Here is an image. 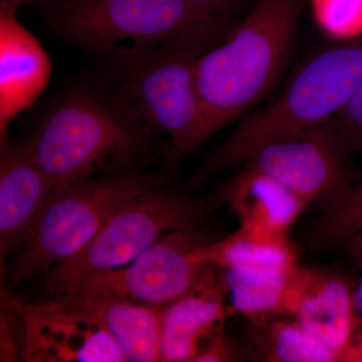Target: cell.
<instances>
[{
	"instance_id": "ffe728a7",
	"label": "cell",
	"mask_w": 362,
	"mask_h": 362,
	"mask_svg": "<svg viewBox=\"0 0 362 362\" xmlns=\"http://www.w3.org/2000/svg\"><path fill=\"white\" fill-rule=\"evenodd\" d=\"M362 230V178L337 206L323 211L309 230L306 242L313 252L347 242Z\"/></svg>"
},
{
	"instance_id": "d4e9b609",
	"label": "cell",
	"mask_w": 362,
	"mask_h": 362,
	"mask_svg": "<svg viewBox=\"0 0 362 362\" xmlns=\"http://www.w3.org/2000/svg\"><path fill=\"white\" fill-rule=\"evenodd\" d=\"M197 6L206 7V8L214 9V11L228 13L230 7L245 0H188Z\"/></svg>"
},
{
	"instance_id": "6da1fadb",
	"label": "cell",
	"mask_w": 362,
	"mask_h": 362,
	"mask_svg": "<svg viewBox=\"0 0 362 362\" xmlns=\"http://www.w3.org/2000/svg\"><path fill=\"white\" fill-rule=\"evenodd\" d=\"M49 20L64 40L115 70L176 47H209L228 13L188 0H62Z\"/></svg>"
},
{
	"instance_id": "4fadbf2b",
	"label": "cell",
	"mask_w": 362,
	"mask_h": 362,
	"mask_svg": "<svg viewBox=\"0 0 362 362\" xmlns=\"http://www.w3.org/2000/svg\"><path fill=\"white\" fill-rule=\"evenodd\" d=\"M356 313V290L346 276L301 267L291 316L341 361L354 343Z\"/></svg>"
},
{
	"instance_id": "d6986e66",
	"label": "cell",
	"mask_w": 362,
	"mask_h": 362,
	"mask_svg": "<svg viewBox=\"0 0 362 362\" xmlns=\"http://www.w3.org/2000/svg\"><path fill=\"white\" fill-rule=\"evenodd\" d=\"M202 257L221 269L292 268L297 252L288 235H269L239 226L225 239L206 244Z\"/></svg>"
},
{
	"instance_id": "30bf717a",
	"label": "cell",
	"mask_w": 362,
	"mask_h": 362,
	"mask_svg": "<svg viewBox=\"0 0 362 362\" xmlns=\"http://www.w3.org/2000/svg\"><path fill=\"white\" fill-rule=\"evenodd\" d=\"M1 298L20 313L23 358L40 362H123L122 349L104 324L82 307L59 297L26 304L2 289Z\"/></svg>"
},
{
	"instance_id": "9c48e42d",
	"label": "cell",
	"mask_w": 362,
	"mask_h": 362,
	"mask_svg": "<svg viewBox=\"0 0 362 362\" xmlns=\"http://www.w3.org/2000/svg\"><path fill=\"white\" fill-rule=\"evenodd\" d=\"M206 244L195 230H176L157 240L126 268L93 274L66 295H105L149 306H168L185 294L209 266L202 257Z\"/></svg>"
},
{
	"instance_id": "603a6c76",
	"label": "cell",
	"mask_w": 362,
	"mask_h": 362,
	"mask_svg": "<svg viewBox=\"0 0 362 362\" xmlns=\"http://www.w3.org/2000/svg\"><path fill=\"white\" fill-rule=\"evenodd\" d=\"M23 325L20 313L2 299L0 315V361L14 362L23 357Z\"/></svg>"
},
{
	"instance_id": "e0dca14e",
	"label": "cell",
	"mask_w": 362,
	"mask_h": 362,
	"mask_svg": "<svg viewBox=\"0 0 362 362\" xmlns=\"http://www.w3.org/2000/svg\"><path fill=\"white\" fill-rule=\"evenodd\" d=\"M300 269H221L233 310L247 321L291 315Z\"/></svg>"
},
{
	"instance_id": "7a4b0ae2",
	"label": "cell",
	"mask_w": 362,
	"mask_h": 362,
	"mask_svg": "<svg viewBox=\"0 0 362 362\" xmlns=\"http://www.w3.org/2000/svg\"><path fill=\"white\" fill-rule=\"evenodd\" d=\"M302 0H261L218 47L197 64L202 121L199 145L268 96L287 68Z\"/></svg>"
},
{
	"instance_id": "484cf974",
	"label": "cell",
	"mask_w": 362,
	"mask_h": 362,
	"mask_svg": "<svg viewBox=\"0 0 362 362\" xmlns=\"http://www.w3.org/2000/svg\"><path fill=\"white\" fill-rule=\"evenodd\" d=\"M354 259H356L357 265L361 269V278H359L358 285L356 289V311L361 312L362 313V252L354 255Z\"/></svg>"
},
{
	"instance_id": "4316f807",
	"label": "cell",
	"mask_w": 362,
	"mask_h": 362,
	"mask_svg": "<svg viewBox=\"0 0 362 362\" xmlns=\"http://www.w3.org/2000/svg\"><path fill=\"white\" fill-rule=\"evenodd\" d=\"M343 361L362 362V340L354 343L343 358Z\"/></svg>"
},
{
	"instance_id": "9a60e30c",
	"label": "cell",
	"mask_w": 362,
	"mask_h": 362,
	"mask_svg": "<svg viewBox=\"0 0 362 362\" xmlns=\"http://www.w3.org/2000/svg\"><path fill=\"white\" fill-rule=\"evenodd\" d=\"M218 199L237 214L240 226L269 235H288L309 206L270 176L245 168L221 190Z\"/></svg>"
},
{
	"instance_id": "2e32d148",
	"label": "cell",
	"mask_w": 362,
	"mask_h": 362,
	"mask_svg": "<svg viewBox=\"0 0 362 362\" xmlns=\"http://www.w3.org/2000/svg\"><path fill=\"white\" fill-rule=\"evenodd\" d=\"M59 297L66 298L97 317L118 343L127 361H161L163 307L85 293Z\"/></svg>"
},
{
	"instance_id": "7402d4cb",
	"label": "cell",
	"mask_w": 362,
	"mask_h": 362,
	"mask_svg": "<svg viewBox=\"0 0 362 362\" xmlns=\"http://www.w3.org/2000/svg\"><path fill=\"white\" fill-rule=\"evenodd\" d=\"M328 123L349 154L362 153V78L346 103Z\"/></svg>"
},
{
	"instance_id": "5bb4252c",
	"label": "cell",
	"mask_w": 362,
	"mask_h": 362,
	"mask_svg": "<svg viewBox=\"0 0 362 362\" xmlns=\"http://www.w3.org/2000/svg\"><path fill=\"white\" fill-rule=\"evenodd\" d=\"M54 192L51 180L26 142L1 145L0 154V257L28 232Z\"/></svg>"
},
{
	"instance_id": "f1b7e54d",
	"label": "cell",
	"mask_w": 362,
	"mask_h": 362,
	"mask_svg": "<svg viewBox=\"0 0 362 362\" xmlns=\"http://www.w3.org/2000/svg\"><path fill=\"white\" fill-rule=\"evenodd\" d=\"M30 0H1V6L9 7V8L18 9L21 4Z\"/></svg>"
},
{
	"instance_id": "5b68a950",
	"label": "cell",
	"mask_w": 362,
	"mask_h": 362,
	"mask_svg": "<svg viewBox=\"0 0 362 362\" xmlns=\"http://www.w3.org/2000/svg\"><path fill=\"white\" fill-rule=\"evenodd\" d=\"M152 187V180L141 173L123 171L54 190L14 246L11 281L49 275L82 252L119 207Z\"/></svg>"
},
{
	"instance_id": "ba28073f",
	"label": "cell",
	"mask_w": 362,
	"mask_h": 362,
	"mask_svg": "<svg viewBox=\"0 0 362 362\" xmlns=\"http://www.w3.org/2000/svg\"><path fill=\"white\" fill-rule=\"evenodd\" d=\"M350 156L327 121L259 147L240 168L270 176L325 211L337 206L358 180Z\"/></svg>"
},
{
	"instance_id": "ac0fdd59",
	"label": "cell",
	"mask_w": 362,
	"mask_h": 362,
	"mask_svg": "<svg viewBox=\"0 0 362 362\" xmlns=\"http://www.w3.org/2000/svg\"><path fill=\"white\" fill-rule=\"evenodd\" d=\"M247 333L250 349L262 361H341L337 352L323 344L296 320L276 316L249 321Z\"/></svg>"
},
{
	"instance_id": "cb8c5ba5",
	"label": "cell",
	"mask_w": 362,
	"mask_h": 362,
	"mask_svg": "<svg viewBox=\"0 0 362 362\" xmlns=\"http://www.w3.org/2000/svg\"><path fill=\"white\" fill-rule=\"evenodd\" d=\"M246 350L223 335L220 329L206 343L195 362H230L247 359Z\"/></svg>"
},
{
	"instance_id": "52a82bcc",
	"label": "cell",
	"mask_w": 362,
	"mask_h": 362,
	"mask_svg": "<svg viewBox=\"0 0 362 362\" xmlns=\"http://www.w3.org/2000/svg\"><path fill=\"white\" fill-rule=\"evenodd\" d=\"M207 202L150 188L112 214L90 244L49 272L47 287L59 296L99 272L121 268L148 249L166 230H194Z\"/></svg>"
},
{
	"instance_id": "3957f363",
	"label": "cell",
	"mask_w": 362,
	"mask_h": 362,
	"mask_svg": "<svg viewBox=\"0 0 362 362\" xmlns=\"http://www.w3.org/2000/svg\"><path fill=\"white\" fill-rule=\"evenodd\" d=\"M25 142L54 192L97 173L127 171L151 147V137L104 90L87 86L54 102Z\"/></svg>"
},
{
	"instance_id": "8fae6325",
	"label": "cell",
	"mask_w": 362,
	"mask_h": 362,
	"mask_svg": "<svg viewBox=\"0 0 362 362\" xmlns=\"http://www.w3.org/2000/svg\"><path fill=\"white\" fill-rule=\"evenodd\" d=\"M228 297L223 270L209 265L185 294L163 307L161 361H194L221 329Z\"/></svg>"
},
{
	"instance_id": "44dd1931",
	"label": "cell",
	"mask_w": 362,
	"mask_h": 362,
	"mask_svg": "<svg viewBox=\"0 0 362 362\" xmlns=\"http://www.w3.org/2000/svg\"><path fill=\"white\" fill-rule=\"evenodd\" d=\"M317 23L340 40L362 35V0H311Z\"/></svg>"
},
{
	"instance_id": "277c9868",
	"label": "cell",
	"mask_w": 362,
	"mask_h": 362,
	"mask_svg": "<svg viewBox=\"0 0 362 362\" xmlns=\"http://www.w3.org/2000/svg\"><path fill=\"white\" fill-rule=\"evenodd\" d=\"M361 78L362 35L319 52L298 71L277 99L240 121L209 156L197 182L242 166L268 143L327 122L346 103Z\"/></svg>"
},
{
	"instance_id": "7c38bea8",
	"label": "cell",
	"mask_w": 362,
	"mask_h": 362,
	"mask_svg": "<svg viewBox=\"0 0 362 362\" xmlns=\"http://www.w3.org/2000/svg\"><path fill=\"white\" fill-rule=\"evenodd\" d=\"M16 13L0 8V146L13 119L42 95L52 75L51 59Z\"/></svg>"
},
{
	"instance_id": "8992f818",
	"label": "cell",
	"mask_w": 362,
	"mask_h": 362,
	"mask_svg": "<svg viewBox=\"0 0 362 362\" xmlns=\"http://www.w3.org/2000/svg\"><path fill=\"white\" fill-rule=\"evenodd\" d=\"M209 47H176L132 65L110 70L111 101L152 137L168 138L171 160L199 147L202 108L197 64Z\"/></svg>"
},
{
	"instance_id": "83f0119b",
	"label": "cell",
	"mask_w": 362,
	"mask_h": 362,
	"mask_svg": "<svg viewBox=\"0 0 362 362\" xmlns=\"http://www.w3.org/2000/svg\"><path fill=\"white\" fill-rule=\"evenodd\" d=\"M346 243L347 246H349V254L351 256L362 252V230L361 232L356 233L354 237L350 238Z\"/></svg>"
}]
</instances>
